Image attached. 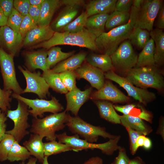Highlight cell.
Instances as JSON below:
<instances>
[{
	"instance_id": "obj_1",
	"label": "cell",
	"mask_w": 164,
	"mask_h": 164,
	"mask_svg": "<svg viewBox=\"0 0 164 164\" xmlns=\"http://www.w3.org/2000/svg\"><path fill=\"white\" fill-rule=\"evenodd\" d=\"M137 10V8L132 5L126 23L104 32L96 38L95 43L98 51L110 56L121 43L128 39L135 26Z\"/></svg>"
},
{
	"instance_id": "obj_2",
	"label": "cell",
	"mask_w": 164,
	"mask_h": 164,
	"mask_svg": "<svg viewBox=\"0 0 164 164\" xmlns=\"http://www.w3.org/2000/svg\"><path fill=\"white\" fill-rule=\"evenodd\" d=\"M96 37L85 28L81 31L72 33L67 32H54L48 40L35 45L29 49L42 48L46 50L59 45H69L85 47L91 50L98 51L96 47Z\"/></svg>"
},
{
	"instance_id": "obj_3",
	"label": "cell",
	"mask_w": 164,
	"mask_h": 164,
	"mask_svg": "<svg viewBox=\"0 0 164 164\" xmlns=\"http://www.w3.org/2000/svg\"><path fill=\"white\" fill-rule=\"evenodd\" d=\"M70 115L65 110L41 118H33L29 131L39 135L43 139L45 137L47 141H56V132L65 127Z\"/></svg>"
},
{
	"instance_id": "obj_4",
	"label": "cell",
	"mask_w": 164,
	"mask_h": 164,
	"mask_svg": "<svg viewBox=\"0 0 164 164\" xmlns=\"http://www.w3.org/2000/svg\"><path fill=\"white\" fill-rule=\"evenodd\" d=\"M125 77L136 87L161 91L164 86L163 77L156 65L134 67L123 72Z\"/></svg>"
},
{
	"instance_id": "obj_5",
	"label": "cell",
	"mask_w": 164,
	"mask_h": 164,
	"mask_svg": "<svg viewBox=\"0 0 164 164\" xmlns=\"http://www.w3.org/2000/svg\"><path fill=\"white\" fill-rule=\"evenodd\" d=\"M56 136L58 142L69 145L72 148L73 151L77 152L88 149H97L106 155H111L121 147L118 145L121 138L120 135H117L114 139H109L108 141L101 143H90L80 139L77 135H68L66 132L56 134Z\"/></svg>"
},
{
	"instance_id": "obj_6",
	"label": "cell",
	"mask_w": 164,
	"mask_h": 164,
	"mask_svg": "<svg viewBox=\"0 0 164 164\" xmlns=\"http://www.w3.org/2000/svg\"><path fill=\"white\" fill-rule=\"evenodd\" d=\"M66 125L72 133L90 143L96 142L100 136L110 139H114L117 136L107 132L105 127L94 125L78 116L70 115Z\"/></svg>"
},
{
	"instance_id": "obj_7",
	"label": "cell",
	"mask_w": 164,
	"mask_h": 164,
	"mask_svg": "<svg viewBox=\"0 0 164 164\" xmlns=\"http://www.w3.org/2000/svg\"><path fill=\"white\" fill-rule=\"evenodd\" d=\"M18 101L16 109L8 110L6 113L7 118L11 119L14 123L13 128L6 131L5 133L12 135L15 141L19 143L29 131L27 130L30 125L28 122V117L30 115L28 106L19 100Z\"/></svg>"
},
{
	"instance_id": "obj_8",
	"label": "cell",
	"mask_w": 164,
	"mask_h": 164,
	"mask_svg": "<svg viewBox=\"0 0 164 164\" xmlns=\"http://www.w3.org/2000/svg\"><path fill=\"white\" fill-rule=\"evenodd\" d=\"M12 96L17 100H19L27 105L31 110H29L30 115L33 118L39 117H43L45 112L54 114L62 111L64 110L63 105L55 97L51 96V99L47 100L43 99H32L24 97L21 95L12 93Z\"/></svg>"
},
{
	"instance_id": "obj_9",
	"label": "cell",
	"mask_w": 164,
	"mask_h": 164,
	"mask_svg": "<svg viewBox=\"0 0 164 164\" xmlns=\"http://www.w3.org/2000/svg\"><path fill=\"white\" fill-rule=\"evenodd\" d=\"M14 57L0 47V68L3 89L21 95L23 94V89L20 86L16 78Z\"/></svg>"
},
{
	"instance_id": "obj_10",
	"label": "cell",
	"mask_w": 164,
	"mask_h": 164,
	"mask_svg": "<svg viewBox=\"0 0 164 164\" xmlns=\"http://www.w3.org/2000/svg\"><path fill=\"white\" fill-rule=\"evenodd\" d=\"M138 56L130 42L126 40L110 56L114 70L123 73L135 67Z\"/></svg>"
},
{
	"instance_id": "obj_11",
	"label": "cell",
	"mask_w": 164,
	"mask_h": 164,
	"mask_svg": "<svg viewBox=\"0 0 164 164\" xmlns=\"http://www.w3.org/2000/svg\"><path fill=\"white\" fill-rule=\"evenodd\" d=\"M105 78L113 81L127 91L128 95L145 105L156 98L155 94L146 89L141 88L133 85L128 79L117 74L113 70L104 73Z\"/></svg>"
},
{
	"instance_id": "obj_12",
	"label": "cell",
	"mask_w": 164,
	"mask_h": 164,
	"mask_svg": "<svg viewBox=\"0 0 164 164\" xmlns=\"http://www.w3.org/2000/svg\"><path fill=\"white\" fill-rule=\"evenodd\" d=\"M163 5L161 0H145L138 8L135 25L137 27L150 32L159 10Z\"/></svg>"
},
{
	"instance_id": "obj_13",
	"label": "cell",
	"mask_w": 164,
	"mask_h": 164,
	"mask_svg": "<svg viewBox=\"0 0 164 164\" xmlns=\"http://www.w3.org/2000/svg\"><path fill=\"white\" fill-rule=\"evenodd\" d=\"M18 69L24 76L26 83L25 88L23 89V94L32 93L36 94L40 99H45L49 96V87L41 72H31L24 67L19 65Z\"/></svg>"
},
{
	"instance_id": "obj_14",
	"label": "cell",
	"mask_w": 164,
	"mask_h": 164,
	"mask_svg": "<svg viewBox=\"0 0 164 164\" xmlns=\"http://www.w3.org/2000/svg\"><path fill=\"white\" fill-rule=\"evenodd\" d=\"M23 38L17 32L7 25L0 28V47L14 57L19 55L23 47Z\"/></svg>"
},
{
	"instance_id": "obj_15",
	"label": "cell",
	"mask_w": 164,
	"mask_h": 164,
	"mask_svg": "<svg viewBox=\"0 0 164 164\" xmlns=\"http://www.w3.org/2000/svg\"><path fill=\"white\" fill-rule=\"evenodd\" d=\"M90 98L93 101L102 100L114 103L128 102L130 98L125 95L110 81H105L99 90L92 92Z\"/></svg>"
},
{
	"instance_id": "obj_16",
	"label": "cell",
	"mask_w": 164,
	"mask_h": 164,
	"mask_svg": "<svg viewBox=\"0 0 164 164\" xmlns=\"http://www.w3.org/2000/svg\"><path fill=\"white\" fill-rule=\"evenodd\" d=\"M77 78L84 79L90 84L92 87L100 89L105 82L104 73L86 62L75 70Z\"/></svg>"
},
{
	"instance_id": "obj_17",
	"label": "cell",
	"mask_w": 164,
	"mask_h": 164,
	"mask_svg": "<svg viewBox=\"0 0 164 164\" xmlns=\"http://www.w3.org/2000/svg\"><path fill=\"white\" fill-rule=\"evenodd\" d=\"M91 87L82 91L77 87L65 94L67 101L65 111H70L75 116H77L82 105L86 102L92 93Z\"/></svg>"
},
{
	"instance_id": "obj_18",
	"label": "cell",
	"mask_w": 164,
	"mask_h": 164,
	"mask_svg": "<svg viewBox=\"0 0 164 164\" xmlns=\"http://www.w3.org/2000/svg\"><path fill=\"white\" fill-rule=\"evenodd\" d=\"M54 32L50 25H37L29 32L24 38L22 48L29 49L35 45L46 41L51 38Z\"/></svg>"
},
{
	"instance_id": "obj_19",
	"label": "cell",
	"mask_w": 164,
	"mask_h": 164,
	"mask_svg": "<svg viewBox=\"0 0 164 164\" xmlns=\"http://www.w3.org/2000/svg\"><path fill=\"white\" fill-rule=\"evenodd\" d=\"M23 55L25 61L24 67L30 71L34 72L37 69H40L43 72L49 70L46 63L47 50L26 51L23 53Z\"/></svg>"
},
{
	"instance_id": "obj_20",
	"label": "cell",
	"mask_w": 164,
	"mask_h": 164,
	"mask_svg": "<svg viewBox=\"0 0 164 164\" xmlns=\"http://www.w3.org/2000/svg\"><path fill=\"white\" fill-rule=\"evenodd\" d=\"M79 6H66L50 25L54 32H61L73 21L78 13Z\"/></svg>"
},
{
	"instance_id": "obj_21",
	"label": "cell",
	"mask_w": 164,
	"mask_h": 164,
	"mask_svg": "<svg viewBox=\"0 0 164 164\" xmlns=\"http://www.w3.org/2000/svg\"><path fill=\"white\" fill-rule=\"evenodd\" d=\"M87 56V53L84 52L74 54L58 63L52 69L49 70V71L60 73L66 71H75L83 64Z\"/></svg>"
},
{
	"instance_id": "obj_22",
	"label": "cell",
	"mask_w": 164,
	"mask_h": 164,
	"mask_svg": "<svg viewBox=\"0 0 164 164\" xmlns=\"http://www.w3.org/2000/svg\"><path fill=\"white\" fill-rule=\"evenodd\" d=\"M117 0H91L86 6L88 17L99 14L111 13L115 10Z\"/></svg>"
},
{
	"instance_id": "obj_23",
	"label": "cell",
	"mask_w": 164,
	"mask_h": 164,
	"mask_svg": "<svg viewBox=\"0 0 164 164\" xmlns=\"http://www.w3.org/2000/svg\"><path fill=\"white\" fill-rule=\"evenodd\" d=\"M62 5L61 0H44L41 5L40 16L37 25H50L54 14Z\"/></svg>"
},
{
	"instance_id": "obj_24",
	"label": "cell",
	"mask_w": 164,
	"mask_h": 164,
	"mask_svg": "<svg viewBox=\"0 0 164 164\" xmlns=\"http://www.w3.org/2000/svg\"><path fill=\"white\" fill-rule=\"evenodd\" d=\"M121 124L125 127H129L145 136L151 133V127L146 124L143 120L129 115H120Z\"/></svg>"
},
{
	"instance_id": "obj_25",
	"label": "cell",
	"mask_w": 164,
	"mask_h": 164,
	"mask_svg": "<svg viewBox=\"0 0 164 164\" xmlns=\"http://www.w3.org/2000/svg\"><path fill=\"white\" fill-rule=\"evenodd\" d=\"M94 101L98 109L101 118L112 124H121L120 115L117 113L111 102L102 100Z\"/></svg>"
},
{
	"instance_id": "obj_26",
	"label": "cell",
	"mask_w": 164,
	"mask_h": 164,
	"mask_svg": "<svg viewBox=\"0 0 164 164\" xmlns=\"http://www.w3.org/2000/svg\"><path fill=\"white\" fill-rule=\"evenodd\" d=\"M43 139L38 135L31 134L29 139L24 142L23 145L25 147L31 155L33 156L39 162L42 163L45 156L44 143Z\"/></svg>"
},
{
	"instance_id": "obj_27",
	"label": "cell",
	"mask_w": 164,
	"mask_h": 164,
	"mask_svg": "<svg viewBox=\"0 0 164 164\" xmlns=\"http://www.w3.org/2000/svg\"><path fill=\"white\" fill-rule=\"evenodd\" d=\"M149 32L150 38L153 40L155 44V64L161 66L164 62V32L163 30L157 28Z\"/></svg>"
},
{
	"instance_id": "obj_28",
	"label": "cell",
	"mask_w": 164,
	"mask_h": 164,
	"mask_svg": "<svg viewBox=\"0 0 164 164\" xmlns=\"http://www.w3.org/2000/svg\"><path fill=\"white\" fill-rule=\"evenodd\" d=\"M109 14H102L88 17L85 28L97 37L105 32V27Z\"/></svg>"
},
{
	"instance_id": "obj_29",
	"label": "cell",
	"mask_w": 164,
	"mask_h": 164,
	"mask_svg": "<svg viewBox=\"0 0 164 164\" xmlns=\"http://www.w3.org/2000/svg\"><path fill=\"white\" fill-rule=\"evenodd\" d=\"M155 52L154 43L153 40L150 38L138 56L135 67L155 65L154 60Z\"/></svg>"
},
{
	"instance_id": "obj_30",
	"label": "cell",
	"mask_w": 164,
	"mask_h": 164,
	"mask_svg": "<svg viewBox=\"0 0 164 164\" xmlns=\"http://www.w3.org/2000/svg\"><path fill=\"white\" fill-rule=\"evenodd\" d=\"M85 60L87 63L104 73L114 70L110 56L107 54L91 53L87 56Z\"/></svg>"
},
{
	"instance_id": "obj_31",
	"label": "cell",
	"mask_w": 164,
	"mask_h": 164,
	"mask_svg": "<svg viewBox=\"0 0 164 164\" xmlns=\"http://www.w3.org/2000/svg\"><path fill=\"white\" fill-rule=\"evenodd\" d=\"M61 49L60 47L54 46L47 50L46 63L48 70L53 66L73 55L75 53V51L64 52Z\"/></svg>"
},
{
	"instance_id": "obj_32",
	"label": "cell",
	"mask_w": 164,
	"mask_h": 164,
	"mask_svg": "<svg viewBox=\"0 0 164 164\" xmlns=\"http://www.w3.org/2000/svg\"><path fill=\"white\" fill-rule=\"evenodd\" d=\"M150 32L146 29L134 27L128 39L131 44L142 49L150 39Z\"/></svg>"
},
{
	"instance_id": "obj_33",
	"label": "cell",
	"mask_w": 164,
	"mask_h": 164,
	"mask_svg": "<svg viewBox=\"0 0 164 164\" xmlns=\"http://www.w3.org/2000/svg\"><path fill=\"white\" fill-rule=\"evenodd\" d=\"M49 87L55 92L61 94H66L68 91L62 83L59 73L50 72L49 70L43 72L42 74Z\"/></svg>"
},
{
	"instance_id": "obj_34",
	"label": "cell",
	"mask_w": 164,
	"mask_h": 164,
	"mask_svg": "<svg viewBox=\"0 0 164 164\" xmlns=\"http://www.w3.org/2000/svg\"><path fill=\"white\" fill-rule=\"evenodd\" d=\"M130 15V12L114 10L109 15L105 27L107 29L110 30L125 24L129 20Z\"/></svg>"
},
{
	"instance_id": "obj_35",
	"label": "cell",
	"mask_w": 164,
	"mask_h": 164,
	"mask_svg": "<svg viewBox=\"0 0 164 164\" xmlns=\"http://www.w3.org/2000/svg\"><path fill=\"white\" fill-rule=\"evenodd\" d=\"M30 155L29 152L25 147L20 145L15 140L9 153L7 160L10 162L24 161L29 158Z\"/></svg>"
},
{
	"instance_id": "obj_36",
	"label": "cell",
	"mask_w": 164,
	"mask_h": 164,
	"mask_svg": "<svg viewBox=\"0 0 164 164\" xmlns=\"http://www.w3.org/2000/svg\"><path fill=\"white\" fill-rule=\"evenodd\" d=\"M45 156L56 155L69 151H73L72 148L64 143L52 141L44 143Z\"/></svg>"
},
{
	"instance_id": "obj_37",
	"label": "cell",
	"mask_w": 164,
	"mask_h": 164,
	"mask_svg": "<svg viewBox=\"0 0 164 164\" xmlns=\"http://www.w3.org/2000/svg\"><path fill=\"white\" fill-rule=\"evenodd\" d=\"M88 18L86 12H83L79 16L67 25L62 32L76 33L81 31L85 28Z\"/></svg>"
},
{
	"instance_id": "obj_38",
	"label": "cell",
	"mask_w": 164,
	"mask_h": 164,
	"mask_svg": "<svg viewBox=\"0 0 164 164\" xmlns=\"http://www.w3.org/2000/svg\"><path fill=\"white\" fill-rule=\"evenodd\" d=\"M15 141L13 137L5 133L0 142V161L7 160L8 155Z\"/></svg>"
},
{
	"instance_id": "obj_39",
	"label": "cell",
	"mask_w": 164,
	"mask_h": 164,
	"mask_svg": "<svg viewBox=\"0 0 164 164\" xmlns=\"http://www.w3.org/2000/svg\"><path fill=\"white\" fill-rule=\"evenodd\" d=\"M59 74L62 83L68 91L77 87V77L75 71H66L60 73Z\"/></svg>"
},
{
	"instance_id": "obj_40",
	"label": "cell",
	"mask_w": 164,
	"mask_h": 164,
	"mask_svg": "<svg viewBox=\"0 0 164 164\" xmlns=\"http://www.w3.org/2000/svg\"><path fill=\"white\" fill-rule=\"evenodd\" d=\"M128 115L138 118L151 124L152 122V114L140 105H136L131 110Z\"/></svg>"
},
{
	"instance_id": "obj_41",
	"label": "cell",
	"mask_w": 164,
	"mask_h": 164,
	"mask_svg": "<svg viewBox=\"0 0 164 164\" xmlns=\"http://www.w3.org/2000/svg\"><path fill=\"white\" fill-rule=\"evenodd\" d=\"M23 16L14 8L8 18L6 25L14 31L19 33Z\"/></svg>"
},
{
	"instance_id": "obj_42",
	"label": "cell",
	"mask_w": 164,
	"mask_h": 164,
	"mask_svg": "<svg viewBox=\"0 0 164 164\" xmlns=\"http://www.w3.org/2000/svg\"><path fill=\"white\" fill-rule=\"evenodd\" d=\"M12 93V91L2 89L0 87V109L6 114L11 108L12 98L10 97Z\"/></svg>"
},
{
	"instance_id": "obj_43",
	"label": "cell",
	"mask_w": 164,
	"mask_h": 164,
	"mask_svg": "<svg viewBox=\"0 0 164 164\" xmlns=\"http://www.w3.org/2000/svg\"><path fill=\"white\" fill-rule=\"evenodd\" d=\"M37 25L28 14L26 15L23 17L19 28V33L24 39L27 33Z\"/></svg>"
},
{
	"instance_id": "obj_44",
	"label": "cell",
	"mask_w": 164,
	"mask_h": 164,
	"mask_svg": "<svg viewBox=\"0 0 164 164\" xmlns=\"http://www.w3.org/2000/svg\"><path fill=\"white\" fill-rule=\"evenodd\" d=\"M125 128L128 134L131 153L133 155L135 154L138 149L136 145L137 140L139 136L142 135L129 127Z\"/></svg>"
},
{
	"instance_id": "obj_45",
	"label": "cell",
	"mask_w": 164,
	"mask_h": 164,
	"mask_svg": "<svg viewBox=\"0 0 164 164\" xmlns=\"http://www.w3.org/2000/svg\"><path fill=\"white\" fill-rule=\"evenodd\" d=\"M30 6L29 0H14V8L23 16L28 14Z\"/></svg>"
},
{
	"instance_id": "obj_46",
	"label": "cell",
	"mask_w": 164,
	"mask_h": 164,
	"mask_svg": "<svg viewBox=\"0 0 164 164\" xmlns=\"http://www.w3.org/2000/svg\"><path fill=\"white\" fill-rule=\"evenodd\" d=\"M118 150V156L110 164H128L130 159L127 154L125 149L121 147Z\"/></svg>"
},
{
	"instance_id": "obj_47",
	"label": "cell",
	"mask_w": 164,
	"mask_h": 164,
	"mask_svg": "<svg viewBox=\"0 0 164 164\" xmlns=\"http://www.w3.org/2000/svg\"><path fill=\"white\" fill-rule=\"evenodd\" d=\"M132 0H118L116 3L115 10L116 11L129 12L132 5Z\"/></svg>"
},
{
	"instance_id": "obj_48",
	"label": "cell",
	"mask_w": 164,
	"mask_h": 164,
	"mask_svg": "<svg viewBox=\"0 0 164 164\" xmlns=\"http://www.w3.org/2000/svg\"><path fill=\"white\" fill-rule=\"evenodd\" d=\"M0 7L8 18L14 8V0H0Z\"/></svg>"
},
{
	"instance_id": "obj_49",
	"label": "cell",
	"mask_w": 164,
	"mask_h": 164,
	"mask_svg": "<svg viewBox=\"0 0 164 164\" xmlns=\"http://www.w3.org/2000/svg\"><path fill=\"white\" fill-rule=\"evenodd\" d=\"M41 5L37 6L30 5L29 11L28 15L36 25L40 16Z\"/></svg>"
},
{
	"instance_id": "obj_50",
	"label": "cell",
	"mask_w": 164,
	"mask_h": 164,
	"mask_svg": "<svg viewBox=\"0 0 164 164\" xmlns=\"http://www.w3.org/2000/svg\"><path fill=\"white\" fill-rule=\"evenodd\" d=\"M7 118L6 114L0 109V142L6 131Z\"/></svg>"
},
{
	"instance_id": "obj_51",
	"label": "cell",
	"mask_w": 164,
	"mask_h": 164,
	"mask_svg": "<svg viewBox=\"0 0 164 164\" xmlns=\"http://www.w3.org/2000/svg\"><path fill=\"white\" fill-rule=\"evenodd\" d=\"M136 104H130L124 105H113L115 110L122 113L124 115H128L131 110L135 107Z\"/></svg>"
},
{
	"instance_id": "obj_52",
	"label": "cell",
	"mask_w": 164,
	"mask_h": 164,
	"mask_svg": "<svg viewBox=\"0 0 164 164\" xmlns=\"http://www.w3.org/2000/svg\"><path fill=\"white\" fill-rule=\"evenodd\" d=\"M157 26L158 29L163 30L164 29V7L162 6L158 15Z\"/></svg>"
},
{
	"instance_id": "obj_53",
	"label": "cell",
	"mask_w": 164,
	"mask_h": 164,
	"mask_svg": "<svg viewBox=\"0 0 164 164\" xmlns=\"http://www.w3.org/2000/svg\"><path fill=\"white\" fill-rule=\"evenodd\" d=\"M63 5L69 6H82L84 4V1L83 0H61Z\"/></svg>"
},
{
	"instance_id": "obj_54",
	"label": "cell",
	"mask_w": 164,
	"mask_h": 164,
	"mask_svg": "<svg viewBox=\"0 0 164 164\" xmlns=\"http://www.w3.org/2000/svg\"><path fill=\"white\" fill-rule=\"evenodd\" d=\"M156 133L160 135L164 141V118L161 116L159 118L158 128Z\"/></svg>"
},
{
	"instance_id": "obj_55",
	"label": "cell",
	"mask_w": 164,
	"mask_h": 164,
	"mask_svg": "<svg viewBox=\"0 0 164 164\" xmlns=\"http://www.w3.org/2000/svg\"><path fill=\"white\" fill-rule=\"evenodd\" d=\"M81 164H103L102 159L98 156L91 157Z\"/></svg>"
},
{
	"instance_id": "obj_56",
	"label": "cell",
	"mask_w": 164,
	"mask_h": 164,
	"mask_svg": "<svg viewBox=\"0 0 164 164\" xmlns=\"http://www.w3.org/2000/svg\"><path fill=\"white\" fill-rule=\"evenodd\" d=\"M128 164H146L145 162L139 156H136L130 159Z\"/></svg>"
},
{
	"instance_id": "obj_57",
	"label": "cell",
	"mask_w": 164,
	"mask_h": 164,
	"mask_svg": "<svg viewBox=\"0 0 164 164\" xmlns=\"http://www.w3.org/2000/svg\"><path fill=\"white\" fill-rule=\"evenodd\" d=\"M8 18L0 7V25L1 27L6 25Z\"/></svg>"
},
{
	"instance_id": "obj_58",
	"label": "cell",
	"mask_w": 164,
	"mask_h": 164,
	"mask_svg": "<svg viewBox=\"0 0 164 164\" xmlns=\"http://www.w3.org/2000/svg\"><path fill=\"white\" fill-rule=\"evenodd\" d=\"M152 145L151 140L148 137H145L142 147L145 150L150 149Z\"/></svg>"
},
{
	"instance_id": "obj_59",
	"label": "cell",
	"mask_w": 164,
	"mask_h": 164,
	"mask_svg": "<svg viewBox=\"0 0 164 164\" xmlns=\"http://www.w3.org/2000/svg\"><path fill=\"white\" fill-rule=\"evenodd\" d=\"M145 137V135H141L138 137L136 142V145L138 149L139 147L143 146Z\"/></svg>"
},
{
	"instance_id": "obj_60",
	"label": "cell",
	"mask_w": 164,
	"mask_h": 164,
	"mask_svg": "<svg viewBox=\"0 0 164 164\" xmlns=\"http://www.w3.org/2000/svg\"><path fill=\"white\" fill-rule=\"evenodd\" d=\"M44 0H29L30 5H41Z\"/></svg>"
},
{
	"instance_id": "obj_61",
	"label": "cell",
	"mask_w": 164,
	"mask_h": 164,
	"mask_svg": "<svg viewBox=\"0 0 164 164\" xmlns=\"http://www.w3.org/2000/svg\"><path fill=\"white\" fill-rule=\"evenodd\" d=\"M144 0H133L132 5L137 8H139L143 2Z\"/></svg>"
},
{
	"instance_id": "obj_62",
	"label": "cell",
	"mask_w": 164,
	"mask_h": 164,
	"mask_svg": "<svg viewBox=\"0 0 164 164\" xmlns=\"http://www.w3.org/2000/svg\"><path fill=\"white\" fill-rule=\"evenodd\" d=\"M37 160L35 158L30 157L28 162L25 163L24 161H22L19 163V164H36Z\"/></svg>"
},
{
	"instance_id": "obj_63",
	"label": "cell",
	"mask_w": 164,
	"mask_h": 164,
	"mask_svg": "<svg viewBox=\"0 0 164 164\" xmlns=\"http://www.w3.org/2000/svg\"><path fill=\"white\" fill-rule=\"evenodd\" d=\"M48 157L45 156L42 164H49L48 161Z\"/></svg>"
},
{
	"instance_id": "obj_64",
	"label": "cell",
	"mask_w": 164,
	"mask_h": 164,
	"mask_svg": "<svg viewBox=\"0 0 164 164\" xmlns=\"http://www.w3.org/2000/svg\"><path fill=\"white\" fill-rule=\"evenodd\" d=\"M1 27V26L0 25V28Z\"/></svg>"
}]
</instances>
